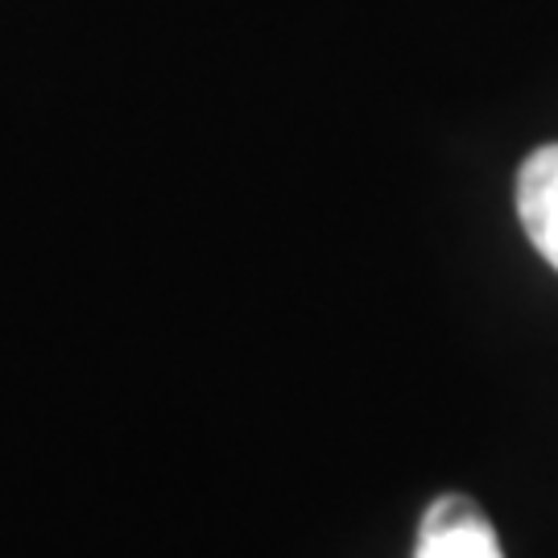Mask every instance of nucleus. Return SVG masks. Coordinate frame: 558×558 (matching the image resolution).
I'll return each instance as SVG.
<instances>
[{"instance_id": "obj_1", "label": "nucleus", "mask_w": 558, "mask_h": 558, "mask_svg": "<svg viewBox=\"0 0 558 558\" xmlns=\"http://www.w3.org/2000/svg\"><path fill=\"white\" fill-rule=\"evenodd\" d=\"M414 558H505L497 525L472 497H439L418 525Z\"/></svg>"}, {"instance_id": "obj_2", "label": "nucleus", "mask_w": 558, "mask_h": 558, "mask_svg": "<svg viewBox=\"0 0 558 558\" xmlns=\"http://www.w3.org/2000/svg\"><path fill=\"white\" fill-rule=\"evenodd\" d=\"M518 216L530 244L558 269V141L521 161Z\"/></svg>"}]
</instances>
